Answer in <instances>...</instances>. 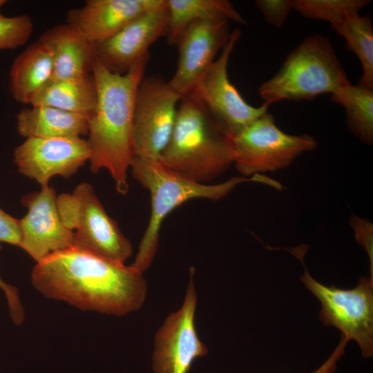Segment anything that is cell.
<instances>
[{"label": "cell", "instance_id": "9c48e42d", "mask_svg": "<svg viewBox=\"0 0 373 373\" xmlns=\"http://www.w3.org/2000/svg\"><path fill=\"white\" fill-rule=\"evenodd\" d=\"M182 98L162 77H143L135 99L132 129L134 157L160 162Z\"/></svg>", "mask_w": 373, "mask_h": 373}, {"label": "cell", "instance_id": "cb8c5ba5", "mask_svg": "<svg viewBox=\"0 0 373 373\" xmlns=\"http://www.w3.org/2000/svg\"><path fill=\"white\" fill-rule=\"evenodd\" d=\"M370 3V0H292V9L304 17L327 21L333 26Z\"/></svg>", "mask_w": 373, "mask_h": 373}, {"label": "cell", "instance_id": "4316f807", "mask_svg": "<svg viewBox=\"0 0 373 373\" xmlns=\"http://www.w3.org/2000/svg\"><path fill=\"white\" fill-rule=\"evenodd\" d=\"M354 238L367 254L371 278H373V224L366 218L352 214L349 220Z\"/></svg>", "mask_w": 373, "mask_h": 373}, {"label": "cell", "instance_id": "8992f818", "mask_svg": "<svg viewBox=\"0 0 373 373\" xmlns=\"http://www.w3.org/2000/svg\"><path fill=\"white\" fill-rule=\"evenodd\" d=\"M57 207L64 225L74 233V247L121 264L131 256V242L108 215L90 184L82 182L72 193H61Z\"/></svg>", "mask_w": 373, "mask_h": 373}, {"label": "cell", "instance_id": "e0dca14e", "mask_svg": "<svg viewBox=\"0 0 373 373\" xmlns=\"http://www.w3.org/2000/svg\"><path fill=\"white\" fill-rule=\"evenodd\" d=\"M38 39L52 54L54 66L50 82L82 78L92 74L96 58L95 45L73 25L67 22L55 25L45 30Z\"/></svg>", "mask_w": 373, "mask_h": 373}, {"label": "cell", "instance_id": "30bf717a", "mask_svg": "<svg viewBox=\"0 0 373 373\" xmlns=\"http://www.w3.org/2000/svg\"><path fill=\"white\" fill-rule=\"evenodd\" d=\"M240 35V29L231 32L220 56L188 95L206 108L221 129L231 139L267 113L269 107L265 104L259 107L249 104L229 79V60Z\"/></svg>", "mask_w": 373, "mask_h": 373}, {"label": "cell", "instance_id": "ac0fdd59", "mask_svg": "<svg viewBox=\"0 0 373 373\" xmlns=\"http://www.w3.org/2000/svg\"><path fill=\"white\" fill-rule=\"evenodd\" d=\"M53 57L50 48L39 39L28 46L13 61L8 88L17 102L30 104L34 97L50 81Z\"/></svg>", "mask_w": 373, "mask_h": 373}, {"label": "cell", "instance_id": "603a6c76", "mask_svg": "<svg viewBox=\"0 0 373 373\" xmlns=\"http://www.w3.org/2000/svg\"><path fill=\"white\" fill-rule=\"evenodd\" d=\"M331 27L345 39L347 47L360 60L363 73L358 84L373 89V28L370 17L352 13Z\"/></svg>", "mask_w": 373, "mask_h": 373}, {"label": "cell", "instance_id": "f546056e", "mask_svg": "<svg viewBox=\"0 0 373 373\" xmlns=\"http://www.w3.org/2000/svg\"><path fill=\"white\" fill-rule=\"evenodd\" d=\"M348 338L341 334L339 343L329 356L316 370L312 373H336L338 362L343 356Z\"/></svg>", "mask_w": 373, "mask_h": 373}, {"label": "cell", "instance_id": "9a60e30c", "mask_svg": "<svg viewBox=\"0 0 373 373\" xmlns=\"http://www.w3.org/2000/svg\"><path fill=\"white\" fill-rule=\"evenodd\" d=\"M168 32L166 6L137 17L111 37L95 45L96 59L109 72L123 75L149 53L151 44L167 36Z\"/></svg>", "mask_w": 373, "mask_h": 373}, {"label": "cell", "instance_id": "7402d4cb", "mask_svg": "<svg viewBox=\"0 0 373 373\" xmlns=\"http://www.w3.org/2000/svg\"><path fill=\"white\" fill-rule=\"evenodd\" d=\"M334 102L344 107L350 131L361 142H373V89L349 84L331 94Z\"/></svg>", "mask_w": 373, "mask_h": 373}, {"label": "cell", "instance_id": "7c38bea8", "mask_svg": "<svg viewBox=\"0 0 373 373\" xmlns=\"http://www.w3.org/2000/svg\"><path fill=\"white\" fill-rule=\"evenodd\" d=\"M229 20L217 17L190 23L179 36L178 66L170 86L181 97L191 93L200 78L228 41Z\"/></svg>", "mask_w": 373, "mask_h": 373}, {"label": "cell", "instance_id": "f1b7e54d", "mask_svg": "<svg viewBox=\"0 0 373 373\" xmlns=\"http://www.w3.org/2000/svg\"><path fill=\"white\" fill-rule=\"evenodd\" d=\"M0 288L3 291L7 298L10 315L17 325H20L24 320V310L21 303L17 289L6 283L0 278Z\"/></svg>", "mask_w": 373, "mask_h": 373}, {"label": "cell", "instance_id": "5b68a950", "mask_svg": "<svg viewBox=\"0 0 373 373\" xmlns=\"http://www.w3.org/2000/svg\"><path fill=\"white\" fill-rule=\"evenodd\" d=\"M350 84L329 39L314 34L288 54L278 72L262 83L258 93L265 104L284 99H312L333 94Z\"/></svg>", "mask_w": 373, "mask_h": 373}, {"label": "cell", "instance_id": "3957f363", "mask_svg": "<svg viewBox=\"0 0 373 373\" xmlns=\"http://www.w3.org/2000/svg\"><path fill=\"white\" fill-rule=\"evenodd\" d=\"M233 159L232 139L199 101L191 95L183 97L160 162L189 179L206 184L225 172Z\"/></svg>", "mask_w": 373, "mask_h": 373}, {"label": "cell", "instance_id": "277c9868", "mask_svg": "<svg viewBox=\"0 0 373 373\" xmlns=\"http://www.w3.org/2000/svg\"><path fill=\"white\" fill-rule=\"evenodd\" d=\"M130 169L134 178L151 194V212L146 231L132 267L144 273L157 253L162 223L173 209L195 198L219 200L226 197L238 184L254 182L280 189L279 182L262 174L251 177L234 176L229 180L207 184L197 182L165 167L159 162L134 157Z\"/></svg>", "mask_w": 373, "mask_h": 373}, {"label": "cell", "instance_id": "7a4b0ae2", "mask_svg": "<svg viewBox=\"0 0 373 373\" xmlns=\"http://www.w3.org/2000/svg\"><path fill=\"white\" fill-rule=\"evenodd\" d=\"M147 53L123 75L109 72L96 58L92 68L97 104L88 119L90 168L106 169L119 193L128 191V170L134 157L132 129L135 99L149 60Z\"/></svg>", "mask_w": 373, "mask_h": 373}, {"label": "cell", "instance_id": "44dd1931", "mask_svg": "<svg viewBox=\"0 0 373 373\" xmlns=\"http://www.w3.org/2000/svg\"><path fill=\"white\" fill-rule=\"evenodd\" d=\"M169 15V45H175L183 30L192 22L209 18L222 17L235 23L246 21L227 0H166Z\"/></svg>", "mask_w": 373, "mask_h": 373}, {"label": "cell", "instance_id": "83f0119b", "mask_svg": "<svg viewBox=\"0 0 373 373\" xmlns=\"http://www.w3.org/2000/svg\"><path fill=\"white\" fill-rule=\"evenodd\" d=\"M20 241L19 220L10 216L0 209V243L6 242L19 247Z\"/></svg>", "mask_w": 373, "mask_h": 373}, {"label": "cell", "instance_id": "52a82bcc", "mask_svg": "<svg viewBox=\"0 0 373 373\" xmlns=\"http://www.w3.org/2000/svg\"><path fill=\"white\" fill-rule=\"evenodd\" d=\"M307 247L301 245L291 252L303 263L300 280L320 301V320L325 326L338 329L349 341L358 344L363 358L373 355V278L361 276L352 289L326 286L315 280L303 261Z\"/></svg>", "mask_w": 373, "mask_h": 373}, {"label": "cell", "instance_id": "8fae6325", "mask_svg": "<svg viewBox=\"0 0 373 373\" xmlns=\"http://www.w3.org/2000/svg\"><path fill=\"white\" fill-rule=\"evenodd\" d=\"M189 272L182 306L165 318L155 335L152 356L154 373H188L194 361L209 352L195 328L198 296L193 280L195 269L191 267Z\"/></svg>", "mask_w": 373, "mask_h": 373}, {"label": "cell", "instance_id": "ba28073f", "mask_svg": "<svg viewBox=\"0 0 373 373\" xmlns=\"http://www.w3.org/2000/svg\"><path fill=\"white\" fill-rule=\"evenodd\" d=\"M232 141L233 164L244 177L285 169L302 153L314 150L318 144L308 134L296 135L283 132L268 112L244 128Z\"/></svg>", "mask_w": 373, "mask_h": 373}, {"label": "cell", "instance_id": "d6986e66", "mask_svg": "<svg viewBox=\"0 0 373 373\" xmlns=\"http://www.w3.org/2000/svg\"><path fill=\"white\" fill-rule=\"evenodd\" d=\"M87 115L47 106H31L17 115V129L26 138L82 137L88 135Z\"/></svg>", "mask_w": 373, "mask_h": 373}, {"label": "cell", "instance_id": "2e32d148", "mask_svg": "<svg viewBox=\"0 0 373 373\" xmlns=\"http://www.w3.org/2000/svg\"><path fill=\"white\" fill-rule=\"evenodd\" d=\"M166 6V0H88L68 11L66 22L97 45L137 17Z\"/></svg>", "mask_w": 373, "mask_h": 373}, {"label": "cell", "instance_id": "4dcf8cb0", "mask_svg": "<svg viewBox=\"0 0 373 373\" xmlns=\"http://www.w3.org/2000/svg\"><path fill=\"white\" fill-rule=\"evenodd\" d=\"M6 2V1H4V0H0V10H1V8L2 7V6ZM0 15H1V11H0Z\"/></svg>", "mask_w": 373, "mask_h": 373}, {"label": "cell", "instance_id": "4fadbf2b", "mask_svg": "<svg viewBox=\"0 0 373 373\" xmlns=\"http://www.w3.org/2000/svg\"><path fill=\"white\" fill-rule=\"evenodd\" d=\"M90 157L89 144L82 137L26 138L14 151L19 172L41 186L53 176H72Z\"/></svg>", "mask_w": 373, "mask_h": 373}, {"label": "cell", "instance_id": "6da1fadb", "mask_svg": "<svg viewBox=\"0 0 373 373\" xmlns=\"http://www.w3.org/2000/svg\"><path fill=\"white\" fill-rule=\"evenodd\" d=\"M31 280L47 298L114 316L141 308L147 291L143 273L74 247L37 262Z\"/></svg>", "mask_w": 373, "mask_h": 373}, {"label": "cell", "instance_id": "ffe728a7", "mask_svg": "<svg viewBox=\"0 0 373 373\" xmlns=\"http://www.w3.org/2000/svg\"><path fill=\"white\" fill-rule=\"evenodd\" d=\"M97 90L92 74L82 78L48 83L34 97L31 106H47L87 115L93 113Z\"/></svg>", "mask_w": 373, "mask_h": 373}, {"label": "cell", "instance_id": "5bb4252c", "mask_svg": "<svg viewBox=\"0 0 373 373\" xmlns=\"http://www.w3.org/2000/svg\"><path fill=\"white\" fill-rule=\"evenodd\" d=\"M21 203L28 213L19 220V247L37 262L53 252L74 247V233L61 220L53 187L43 186L39 191L23 196Z\"/></svg>", "mask_w": 373, "mask_h": 373}, {"label": "cell", "instance_id": "d4e9b609", "mask_svg": "<svg viewBox=\"0 0 373 373\" xmlns=\"http://www.w3.org/2000/svg\"><path fill=\"white\" fill-rule=\"evenodd\" d=\"M33 23L30 16L12 17L0 15V50L24 45L31 37Z\"/></svg>", "mask_w": 373, "mask_h": 373}, {"label": "cell", "instance_id": "484cf974", "mask_svg": "<svg viewBox=\"0 0 373 373\" xmlns=\"http://www.w3.org/2000/svg\"><path fill=\"white\" fill-rule=\"evenodd\" d=\"M255 4L265 21L276 28L284 25L292 9V0H256Z\"/></svg>", "mask_w": 373, "mask_h": 373}]
</instances>
